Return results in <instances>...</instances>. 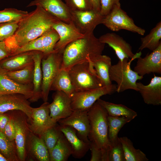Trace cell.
Segmentation results:
<instances>
[{
  "label": "cell",
  "mask_w": 161,
  "mask_h": 161,
  "mask_svg": "<svg viewBox=\"0 0 161 161\" xmlns=\"http://www.w3.org/2000/svg\"><path fill=\"white\" fill-rule=\"evenodd\" d=\"M44 56L43 52L39 51H36L33 55L34 70L32 81L33 95L32 97L29 99L31 102H36L41 97L42 73L41 62Z\"/></svg>",
  "instance_id": "23"
},
{
  "label": "cell",
  "mask_w": 161,
  "mask_h": 161,
  "mask_svg": "<svg viewBox=\"0 0 161 161\" xmlns=\"http://www.w3.org/2000/svg\"><path fill=\"white\" fill-rule=\"evenodd\" d=\"M0 152L8 161L19 160L15 141L8 139L2 132L0 131Z\"/></svg>",
  "instance_id": "33"
},
{
  "label": "cell",
  "mask_w": 161,
  "mask_h": 161,
  "mask_svg": "<svg viewBox=\"0 0 161 161\" xmlns=\"http://www.w3.org/2000/svg\"><path fill=\"white\" fill-rule=\"evenodd\" d=\"M0 161H8L7 160L0 152Z\"/></svg>",
  "instance_id": "47"
},
{
  "label": "cell",
  "mask_w": 161,
  "mask_h": 161,
  "mask_svg": "<svg viewBox=\"0 0 161 161\" xmlns=\"http://www.w3.org/2000/svg\"><path fill=\"white\" fill-rule=\"evenodd\" d=\"M90 149L91 157L90 161H102V154L101 149L94 143L90 141Z\"/></svg>",
  "instance_id": "43"
},
{
  "label": "cell",
  "mask_w": 161,
  "mask_h": 161,
  "mask_svg": "<svg viewBox=\"0 0 161 161\" xmlns=\"http://www.w3.org/2000/svg\"><path fill=\"white\" fill-rule=\"evenodd\" d=\"M50 90L62 91L71 97L75 90L68 70L61 69L52 84Z\"/></svg>",
  "instance_id": "28"
},
{
  "label": "cell",
  "mask_w": 161,
  "mask_h": 161,
  "mask_svg": "<svg viewBox=\"0 0 161 161\" xmlns=\"http://www.w3.org/2000/svg\"><path fill=\"white\" fill-rule=\"evenodd\" d=\"M19 21L0 23V41H4L14 34L18 27Z\"/></svg>",
  "instance_id": "40"
},
{
  "label": "cell",
  "mask_w": 161,
  "mask_h": 161,
  "mask_svg": "<svg viewBox=\"0 0 161 161\" xmlns=\"http://www.w3.org/2000/svg\"><path fill=\"white\" fill-rule=\"evenodd\" d=\"M131 120L130 118L123 116L114 117L108 115V136L111 144L118 137V134L121 128Z\"/></svg>",
  "instance_id": "32"
},
{
  "label": "cell",
  "mask_w": 161,
  "mask_h": 161,
  "mask_svg": "<svg viewBox=\"0 0 161 161\" xmlns=\"http://www.w3.org/2000/svg\"><path fill=\"white\" fill-rule=\"evenodd\" d=\"M138 91L141 95L145 103L154 106L161 104V77L154 75L149 83L145 85L137 82Z\"/></svg>",
  "instance_id": "19"
},
{
  "label": "cell",
  "mask_w": 161,
  "mask_h": 161,
  "mask_svg": "<svg viewBox=\"0 0 161 161\" xmlns=\"http://www.w3.org/2000/svg\"><path fill=\"white\" fill-rule=\"evenodd\" d=\"M53 100L49 105L51 117L58 122L66 118L72 112L71 97L64 92L56 91L53 95Z\"/></svg>",
  "instance_id": "18"
},
{
  "label": "cell",
  "mask_w": 161,
  "mask_h": 161,
  "mask_svg": "<svg viewBox=\"0 0 161 161\" xmlns=\"http://www.w3.org/2000/svg\"><path fill=\"white\" fill-rule=\"evenodd\" d=\"M134 71L143 76L151 73L161 74V44L155 49L143 58H137Z\"/></svg>",
  "instance_id": "16"
},
{
  "label": "cell",
  "mask_w": 161,
  "mask_h": 161,
  "mask_svg": "<svg viewBox=\"0 0 161 161\" xmlns=\"http://www.w3.org/2000/svg\"><path fill=\"white\" fill-rule=\"evenodd\" d=\"M134 59L125 58L119 60L116 64L112 65L109 70V77L111 82L117 83L116 92L120 93L128 89L138 91L137 81L141 80L143 76L139 75L131 67Z\"/></svg>",
  "instance_id": "5"
},
{
  "label": "cell",
  "mask_w": 161,
  "mask_h": 161,
  "mask_svg": "<svg viewBox=\"0 0 161 161\" xmlns=\"http://www.w3.org/2000/svg\"><path fill=\"white\" fill-rule=\"evenodd\" d=\"M59 20L39 6L28 13L18 23L14 34L4 41L10 53L41 36Z\"/></svg>",
  "instance_id": "1"
},
{
  "label": "cell",
  "mask_w": 161,
  "mask_h": 161,
  "mask_svg": "<svg viewBox=\"0 0 161 161\" xmlns=\"http://www.w3.org/2000/svg\"><path fill=\"white\" fill-rule=\"evenodd\" d=\"M93 9L100 13V0H90Z\"/></svg>",
  "instance_id": "46"
},
{
  "label": "cell",
  "mask_w": 161,
  "mask_h": 161,
  "mask_svg": "<svg viewBox=\"0 0 161 161\" xmlns=\"http://www.w3.org/2000/svg\"><path fill=\"white\" fill-rule=\"evenodd\" d=\"M32 51H40L43 53L44 49L41 36L15 49L10 53L9 56L14 55L22 52Z\"/></svg>",
  "instance_id": "37"
},
{
  "label": "cell",
  "mask_w": 161,
  "mask_h": 161,
  "mask_svg": "<svg viewBox=\"0 0 161 161\" xmlns=\"http://www.w3.org/2000/svg\"><path fill=\"white\" fill-rule=\"evenodd\" d=\"M59 127L71 146L72 156L77 159L83 157L90 149V142L80 139L78 136L76 131L71 127L59 125Z\"/></svg>",
  "instance_id": "21"
},
{
  "label": "cell",
  "mask_w": 161,
  "mask_h": 161,
  "mask_svg": "<svg viewBox=\"0 0 161 161\" xmlns=\"http://www.w3.org/2000/svg\"><path fill=\"white\" fill-rule=\"evenodd\" d=\"M10 118L9 115L0 113V131L3 132L5 127Z\"/></svg>",
  "instance_id": "45"
},
{
  "label": "cell",
  "mask_w": 161,
  "mask_h": 161,
  "mask_svg": "<svg viewBox=\"0 0 161 161\" xmlns=\"http://www.w3.org/2000/svg\"><path fill=\"white\" fill-rule=\"evenodd\" d=\"M63 52L54 51L42 59L41 98L44 102H47L51 86L61 69Z\"/></svg>",
  "instance_id": "6"
},
{
  "label": "cell",
  "mask_w": 161,
  "mask_h": 161,
  "mask_svg": "<svg viewBox=\"0 0 161 161\" xmlns=\"http://www.w3.org/2000/svg\"><path fill=\"white\" fill-rule=\"evenodd\" d=\"M43 47L44 57L53 52L55 46L59 39L57 32L52 28L41 35Z\"/></svg>",
  "instance_id": "34"
},
{
  "label": "cell",
  "mask_w": 161,
  "mask_h": 161,
  "mask_svg": "<svg viewBox=\"0 0 161 161\" xmlns=\"http://www.w3.org/2000/svg\"><path fill=\"white\" fill-rule=\"evenodd\" d=\"M98 38L101 42L108 44L114 50L120 61L125 58L135 59L141 57V52L134 54L130 45L122 37L115 33H107Z\"/></svg>",
  "instance_id": "11"
},
{
  "label": "cell",
  "mask_w": 161,
  "mask_h": 161,
  "mask_svg": "<svg viewBox=\"0 0 161 161\" xmlns=\"http://www.w3.org/2000/svg\"><path fill=\"white\" fill-rule=\"evenodd\" d=\"M71 12L72 22L79 30L84 34L93 32L97 26L102 24L104 17L99 12L93 9Z\"/></svg>",
  "instance_id": "12"
},
{
  "label": "cell",
  "mask_w": 161,
  "mask_h": 161,
  "mask_svg": "<svg viewBox=\"0 0 161 161\" xmlns=\"http://www.w3.org/2000/svg\"><path fill=\"white\" fill-rule=\"evenodd\" d=\"M58 33L59 39L56 44L54 50L63 52L65 47L69 43L82 38L85 34L81 33L73 23H65L58 20L52 26Z\"/></svg>",
  "instance_id": "13"
},
{
  "label": "cell",
  "mask_w": 161,
  "mask_h": 161,
  "mask_svg": "<svg viewBox=\"0 0 161 161\" xmlns=\"http://www.w3.org/2000/svg\"><path fill=\"white\" fill-rule=\"evenodd\" d=\"M123 149L125 161H148L146 155L139 149H136L132 141L126 137H119Z\"/></svg>",
  "instance_id": "29"
},
{
  "label": "cell",
  "mask_w": 161,
  "mask_h": 161,
  "mask_svg": "<svg viewBox=\"0 0 161 161\" xmlns=\"http://www.w3.org/2000/svg\"><path fill=\"white\" fill-rule=\"evenodd\" d=\"M70 11H86L93 9L90 0H65Z\"/></svg>",
  "instance_id": "39"
},
{
  "label": "cell",
  "mask_w": 161,
  "mask_h": 161,
  "mask_svg": "<svg viewBox=\"0 0 161 161\" xmlns=\"http://www.w3.org/2000/svg\"><path fill=\"white\" fill-rule=\"evenodd\" d=\"M105 44L101 42L93 32L68 44L62 54L61 69L68 70L73 65L102 54Z\"/></svg>",
  "instance_id": "2"
},
{
  "label": "cell",
  "mask_w": 161,
  "mask_h": 161,
  "mask_svg": "<svg viewBox=\"0 0 161 161\" xmlns=\"http://www.w3.org/2000/svg\"><path fill=\"white\" fill-rule=\"evenodd\" d=\"M88 114L90 124L88 139L101 149L102 161H109L111 145L108 136L107 112L96 101L88 111Z\"/></svg>",
  "instance_id": "3"
},
{
  "label": "cell",
  "mask_w": 161,
  "mask_h": 161,
  "mask_svg": "<svg viewBox=\"0 0 161 161\" xmlns=\"http://www.w3.org/2000/svg\"><path fill=\"white\" fill-rule=\"evenodd\" d=\"M33 89L32 84H22L12 80L0 67V95L20 94L29 100L32 96Z\"/></svg>",
  "instance_id": "20"
},
{
  "label": "cell",
  "mask_w": 161,
  "mask_h": 161,
  "mask_svg": "<svg viewBox=\"0 0 161 161\" xmlns=\"http://www.w3.org/2000/svg\"><path fill=\"white\" fill-rule=\"evenodd\" d=\"M100 13L105 17L116 5H120V0H100Z\"/></svg>",
  "instance_id": "41"
},
{
  "label": "cell",
  "mask_w": 161,
  "mask_h": 161,
  "mask_svg": "<svg viewBox=\"0 0 161 161\" xmlns=\"http://www.w3.org/2000/svg\"><path fill=\"white\" fill-rule=\"evenodd\" d=\"M102 24L113 31L125 30L143 35L145 30L137 26L133 19L121 7L114 6L111 12L104 17Z\"/></svg>",
  "instance_id": "8"
},
{
  "label": "cell",
  "mask_w": 161,
  "mask_h": 161,
  "mask_svg": "<svg viewBox=\"0 0 161 161\" xmlns=\"http://www.w3.org/2000/svg\"><path fill=\"white\" fill-rule=\"evenodd\" d=\"M62 132L57 124L44 132L40 137L43 139L49 152L56 145Z\"/></svg>",
  "instance_id": "36"
},
{
  "label": "cell",
  "mask_w": 161,
  "mask_h": 161,
  "mask_svg": "<svg viewBox=\"0 0 161 161\" xmlns=\"http://www.w3.org/2000/svg\"><path fill=\"white\" fill-rule=\"evenodd\" d=\"M68 72L75 92L103 86L89 59L73 65Z\"/></svg>",
  "instance_id": "4"
},
{
  "label": "cell",
  "mask_w": 161,
  "mask_h": 161,
  "mask_svg": "<svg viewBox=\"0 0 161 161\" xmlns=\"http://www.w3.org/2000/svg\"><path fill=\"white\" fill-rule=\"evenodd\" d=\"M30 152L40 161H50L48 150L42 138L31 132L30 133L27 140Z\"/></svg>",
  "instance_id": "25"
},
{
  "label": "cell",
  "mask_w": 161,
  "mask_h": 161,
  "mask_svg": "<svg viewBox=\"0 0 161 161\" xmlns=\"http://www.w3.org/2000/svg\"><path fill=\"white\" fill-rule=\"evenodd\" d=\"M34 63L18 70L6 71L7 76L16 82L23 84H32Z\"/></svg>",
  "instance_id": "31"
},
{
  "label": "cell",
  "mask_w": 161,
  "mask_h": 161,
  "mask_svg": "<svg viewBox=\"0 0 161 161\" xmlns=\"http://www.w3.org/2000/svg\"><path fill=\"white\" fill-rule=\"evenodd\" d=\"M97 101L106 110L109 116H123L132 120L137 116L136 112L124 105L106 101L100 98Z\"/></svg>",
  "instance_id": "27"
},
{
  "label": "cell",
  "mask_w": 161,
  "mask_h": 161,
  "mask_svg": "<svg viewBox=\"0 0 161 161\" xmlns=\"http://www.w3.org/2000/svg\"><path fill=\"white\" fill-rule=\"evenodd\" d=\"M39 6L59 20L65 23L72 22L71 12L65 3L62 0H35L27 7Z\"/></svg>",
  "instance_id": "17"
},
{
  "label": "cell",
  "mask_w": 161,
  "mask_h": 161,
  "mask_svg": "<svg viewBox=\"0 0 161 161\" xmlns=\"http://www.w3.org/2000/svg\"><path fill=\"white\" fill-rule=\"evenodd\" d=\"M49 104L45 102L39 107L32 108L29 129L31 132L40 137L57 124L50 116Z\"/></svg>",
  "instance_id": "10"
},
{
  "label": "cell",
  "mask_w": 161,
  "mask_h": 161,
  "mask_svg": "<svg viewBox=\"0 0 161 161\" xmlns=\"http://www.w3.org/2000/svg\"><path fill=\"white\" fill-rule=\"evenodd\" d=\"M23 95L18 93L0 95V113L9 111H20L31 119L32 107Z\"/></svg>",
  "instance_id": "15"
},
{
  "label": "cell",
  "mask_w": 161,
  "mask_h": 161,
  "mask_svg": "<svg viewBox=\"0 0 161 161\" xmlns=\"http://www.w3.org/2000/svg\"><path fill=\"white\" fill-rule=\"evenodd\" d=\"M109 153V161H125L122 145L119 137L113 142Z\"/></svg>",
  "instance_id": "38"
},
{
  "label": "cell",
  "mask_w": 161,
  "mask_h": 161,
  "mask_svg": "<svg viewBox=\"0 0 161 161\" xmlns=\"http://www.w3.org/2000/svg\"><path fill=\"white\" fill-rule=\"evenodd\" d=\"M88 111L74 110L69 116L61 119L58 122L60 125L72 127L76 131L77 134L80 139L89 143L88 136L90 124Z\"/></svg>",
  "instance_id": "14"
},
{
  "label": "cell",
  "mask_w": 161,
  "mask_h": 161,
  "mask_svg": "<svg viewBox=\"0 0 161 161\" xmlns=\"http://www.w3.org/2000/svg\"><path fill=\"white\" fill-rule=\"evenodd\" d=\"M9 55L5 41H0V61Z\"/></svg>",
  "instance_id": "44"
},
{
  "label": "cell",
  "mask_w": 161,
  "mask_h": 161,
  "mask_svg": "<svg viewBox=\"0 0 161 161\" xmlns=\"http://www.w3.org/2000/svg\"><path fill=\"white\" fill-rule=\"evenodd\" d=\"M9 120L6 125L3 133L6 137L11 141L15 140V130L13 120L10 116Z\"/></svg>",
  "instance_id": "42"
},
{
  "label": "cell",
  "mask_w": 161,
  "mask_h": 161,
  "mask_svg": "<svg viewBox=\"0 0 161 161\" xmlns=\"http://www.w3.org/2000/svg\"><path fill=\"white\" fill-rule=\"evenodd\" d=\"M116 85H111L83 91L75 92L71 96V106L73 111H88L102 96L111 95L116 92Z\"/></svg>",
  "instance_id": "7"
},
{
  "label": "cell",
  "mask_w": 161,
  "mask_h": 161,
  "mask_svg": "<svg viewBox=\"0 0 161 161\" xmlns=\"http://www.w3.org/2000/svg\"><path fill=\"white\" fill-rule=\"evenodd\" d=\"M12 118L15 130V142L17 156L19 160H25L26 157L27 142L30 132L29 125L22 112L18 111L10 115Z\"/></svg>",
  "instance_id": "9"
},
{
  "label": "cell",
  "mask_w": 161,
  "mask_h": 161,
  "mask_svg": "<svg viewBox=\"0 0 161 161\" xmlns=\"http://www.w3.org/2000/svg\"><path fill=\"white\" fill-rule=\"evenodd\" d=\"M36 51L26 52L8 56L0 61V67L6 71L22 69L34 63L33 57Z\"/></svg>",
  "instance_id": "22"
},
{
  "label": "cell",
  "mask_w": 161,
  "mask_h": 161,
  "mask_svg": "<svg viewBox=\"0 0 161 161\" xmlns=\"http://www.w3.org/2000/svg\"><path fill=\"white\" fill-rule=\"evenodd\" d=\"M89 60L91 61L103 86L112 84L109 77V70L112 66L111 58L108 56L101 54Z\"/></svg>",
  "instance_id": "24"
},
{
  "label": "cell",
  "mask_w": 161,
  "mask_h": 161,
  "mask_svg": "<svg viewBox=\"0 0 161 161\" xmlns=\"http://www.w3.org/2000/svg\"><path fill=\"white\" fill-rule=\"evenodd\" d=\"M161 22L158 23L149 33L141 38V44L139 50L141 51L147 48L152 51L161 44Z\"/></svg>",
  "instance_id": "30"
},
{
  "label": "cell",
  "mask_w": 161,
  "mask_h": 161,
  "mask_svg": "<svg viewBox=\"0 0 161 161\" xmlns=\"http://www.w3.org/2000/svg\"><path fill=\"white\" fill-rule=\"evenodd\" d=\"M28 13L27 11L14 8H5L0 10V23L19 21Z\"/></svg>",
  "instance_id": "35"
},
{
  "label": "cell",
  "mask_w": 161,
  "mask_h": 161,
  "mask_svg": "<svg viewBox=\"0 0 161 161\" xmlns=\"http://www.w3.org/2000/svg\"><path fill=\"white\" fill-rule=\"evenodd\" d=\"M72 153L71 146L62 133L56 145L49 152L50 161H66Z\"/></svg>",
  "instance_id": "26"
}]
</instances>
